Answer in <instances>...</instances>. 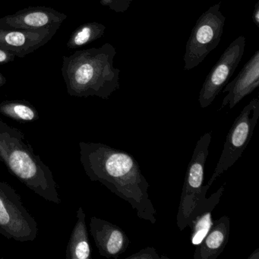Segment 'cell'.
<instances>
[{"instance_id": "ba28073f", "label": "cell", "mask_w": 259, "mask_h": 259, "mask_svg": "<svg viewBox=\"0 0 259 259\" xmlns=\"http://www.w3.org/2000/svg\"><path fill=\"white\" fill-rule=\"evenodd\" d=\"M245 37L239 36L235 39L223 53L206 77L198 96L201 108L208 107L222 92L243 57Z\"/></svg>"}, {"instance_id": "52a82bcc", "label": "cell", "mask_w": 259, "mask_h": 259, "mask_svg": "<svg viewBox=\"0 0 259 259\" xmlns=\"http://www.w3.org/2000/svg\"><path fill=\"white\" fill-rule=\"evenodd\" d=\"M19 198L10 186L0 183V230L16 240H33L37 236V224Z\"/></svg>"}, {"instance_id": "ac0fdd59", "label": "cell", "mask_w": 259, "mask_h": 259, "mask_svg": "<svg viewBox=\"0 0 259 259\" xmlns=\"http://www.w3.org/2000/svg\"><path fill=\"white\" fill-rule=\"evenodd\" d=\"M133 0H100L101 5L116 13H124L128 10Z\"/></svg>"}, {"instance_id": "8fae6325", "label": "cell", "mask_w": 259, "mask_h": 259, "mask_svg": "<svg viewBox=\"0 0 259 259\" xmlns=\"http://www.w3.org/2000/svg\"><path fill=\"white\" fill-rule=\"evenodd\" d=\"M90 227L101 255L117 258L126 251L130 240L120 227L95 217L91 220Z\"/></svg>"}, {"instance_id": "603a6c76", "label": "cell", "mask_w": 259, "mask_h": 259, "mask_svg": "<svg viewBox=\"0 0 259 259\" xmlns=\"http://www.w3.org/2000/svg\"><path fill=\"white\" fill-rule=\"evenodd\" d=\"M7 82V78L2 75L1 72H0V87L4 85L5 83Z\"/></svg>"}, {"instance_id": "2e32d148", "label": "cell", "mask_w": 259, "mask_h": 259, "mask_svg": "<svg viewBox=\"0 0 259 259\" xmlns=\"http://www.w3.org/2000/svg\"><path fill=\"white\" fill-rule=\"evenodd\" d=\"M107 27L99 22H89L78 27L71 34L67 47L71 50L78 49L101 38Z\"/></svg>"}, {"instance_id": "5b68a950", "label": "cell", "mask_w": 259, "mask_h": 259, "mask_svg": "<svg viewBox=\"0 0 259 259\" xmlns=\"http://www.w3.org/2000/svg\"><path fill=\"white\" fill-rule=\"evenodd\" d=\"M221 6V2L212 6L197 20L186 43L185 70L197 67L219 45L226 21Z\"/></svg>"}, {"instance_id": "7a4b0ae2", "label": "cell", "mask_w": 259, "mask_h": 259, "mask_svg": "<svg viewBox=\"0 0 259 259\" xmlns=\"http://www.w3.org/2000/svg\"><path fill=\"white\" fill-rule=\"evenodd\" d=\"M116 51L110 44L77 51L63 58L62 75L72 96L107 100L120 88V70L113 66Z\"/></svg>"}, {"instance_id": "9c48e42d", "label": "cell", "mask_w": 259, "mask_h": 259, "mask_svg": "<svg viewBox=\"0 0 259 259\" xmlns=\"http://www.w3.org/2000/svg\"><path fill=\"white\" fill-rule=\"evenodd\" d=\"M59 28L24 30L0 26V48L23 58L46 45Z\"/></svg>"}, {"instance_id": "7c38bea8", "label": "cell", "mask_w": 259, "mask_h": 259, "mask_svg": "<svg viewBox=\"0 0 259 259\" xmlns=\"http://www.w3.org/2000/svg\"><path fill=\"white\" fill-rule=\"evenodd\" d=\"M259 86V50L254 52L244 65L237 76L224 86L223 93H227L223 100L221 109L228 105L233 109L247 95Z\"/></svg>"}, {"instance_id": "277c9868", "label": "cell", "mask_w": 259, "mask_h": 259, "mask_svg": "<svg viewBox=\"0 0 259 259\" xmlns=\"http://www.w3.org/2000/svg\"><path fill=\"white\" fill-rule=\"evenodd\" d=\"M211 142V133L200 138L188 165L177 213V226L180 231L189 227L194 210L205 198L209 186H204V169Z\"/></svg>"}, {"instance_id": "3957f363", "label": "cell", "mask_w": 259, "mask_h": 259, "mask_svg": "<svg viewBox=\"0 0 259 259\" xmlns=\"http://www.w3.org/2000/svg\"><path fill=\"white\" fill-rule=\"evenodd\" d=\"M0 160L21 181L49 201L60 202L55 181L48 166L28 144L22 133L0 120Z\"/></svg>"}, {"instance_id": "30bf717a", "label": "cell", "mask_w": 259, "mask_h": 259, "mask_svg": "<svg viewBox=\"0 0 259 259\" xmlns=\"http://www.w3.org/2000/svg\"><path fill=\"white\" fill-rule=\"evenodd\" d=\"M66 18L64 13L49 7H28L0 19V26L24 30L60 28Z\"/></svg>"}, {"instance_id": "4fadbf2b", "label": "cell", "mask_w": 259, "mask_h": 259, "mask_svg": "<svg viewBox=\"0 0 259 259\" xmlns=\"http://www.w3.org/2000/svg\"><path fill=\"white\" fill-rule=\"evenodd\" d=\"M230 218L221 217L213 221L205 237L196 245L194 259H216L224 251L230 236Z\"/></svg>"}, {"instance_id": "6da1fadb", "label": "cell", "mask_w": 259, "mask_h": 259, "mask_svg": "<svg viewBox=\"0 0 259 259\" xmlns=\"http://www.w3.org/2000/svg\"><path fill=\"white\" fill-rule=\"evenodd\" d=\"M81 161L92 181H98L128 201L138 217L154 224L157 211L148 194L149 183L132 154L101 143L80 144Z\"/></svg>"}, {"instance_id": "ffe728a7", "label": "cell", "mask_w": 259, "mask_h": 259, "mask_svg": "<svg viewBox=\"0 0 259 259\" xmlns=\"http://www.w3.org/2000/svg\"><path fill=\"white\" fill-rule=\"evenodd\" d=\"M16 55L0 48V65L11 63L16 58Z\"/></svg>"}, {"instance_id": "7402d4cb", "label": "cell", "mask_w": 259, "mask_h": 259, "mask_svg": "<svg viewBox=\"0 0 259 259\" xmlns=\"http://www.w3.org/2000/svg\"><path fill=\"white\" fill-rule=\"evenodd\" d=\"M248 259H259V248H255V250L248 256Z\"/></svg>"}, {"instance_id": "9a60e30c", "label": "cell", "mask_w": 259, "mask_h": 259, "mask_svg": "<svg viewBox=\"0 0 259 259\" xmlns=\"http://www.w3.org/2000/svg\"><path fill=\"white\" fill-rule=\"evenodd\" d=\"M84 219L85 214L80 207L78 211V222L68 246V253L72 258L89 259L91 257V245Z\"/></svg>"}, {"instance_id": "d6986e66", "label": "cell", "mask_w": 259, "mask_h": 259, "mask_svg": "<svg viewBox=\"0 0 259 259\" xmlns=\"http://www.w3.org/2000/svg\"><path fill=\"white\" fill-rule=\"evenodd\" d=\"M126 259H161L157 250L153 247H146L132 255L128 256Z\"/></svg>"}, {"instance_id": "44dd1931", "label": "cell", "mask_w": 259, "mask_h": 259, "mask_svg": "<svg viewBox=\"0 0 259 259\" xmlns=\"http://www.w3.org/2000/svg\"><path fill=\"white\" fill-rule=\"evenodd\" d=\"M252 20L254 25L259 28V2L257 1L254 6V11H253Z\"/></svg>"}, {"instance_id": "8992f818", "label": "cell", "mask_w": 259, "mask_h": 259, "mask_svg": "<svg viewBox=\"0 0 259 259\" xmlns=\"http://www.w3.org/2000/svg\"><path fill=\"white\" fill-rule=\"evenodd\" d=\"M259 117V99L251 100L239 113L230 128L222 154L207 186L210 187L218 177L231 167L249 143Z\"/></svg>"}, {"instance_id": "5bb4252c", "label": "cell", "mask_w": 259, "mask_h": 259, "mask_svg": "<svg viewBox=\"0 0 259 259\" xmlns=\"http://www.w3.org/2000/svg\"><path fill=\"white\" fill-rule=\"evenodd\" d=\"M224 187L220 188L210 198H204L192 213L189 227L191 229V243L197 245L203 240L213 224L212 213L220 202Z\"/></svg>"}, {"instance_id": "e0dca14e", "label": "cell", "mask_w": 259, "mask_h": 259, "mask_svg": "<svg viewBox=\"0 0 259 259\" xmlns=\"http://www.w3.org/2000/svg\"><path fill=\"white\" fill-rule=\"evenodd\" d=\"M0 112L25 121L33 120L36 116L34 109L22 101L2 103L0 104Z\"/></svg>"}]
</instances>
